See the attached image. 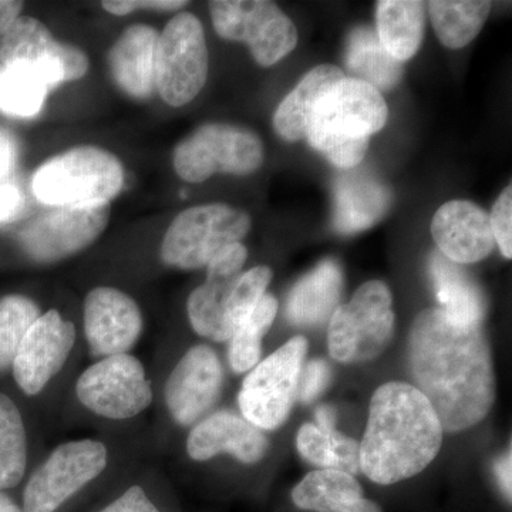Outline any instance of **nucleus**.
Segmentation results:
<instances>
[{"mask_svg": "<svg viewBox=\"0 0 512 512\" xmlns=\"http://www.w3.org/2000/svg\"><path fill=\"white\" fill-rule=\"evenodd\" d=\"M409 365L443 430L471 429L490 413L494 366L480 325L456 322L439 308L420 312L410 329Z\"/></svg>", "mask_w": 512, "mask_h": 512, "instance_id": "f257e3e1", "label": "nucleus"}, {"mask_svg": "<svg viewBox=\"0 0 512 512\" xmlns=\"http://www.w3.org/2000/svg\"><path fill=\"white\" fill-rule=\"evenodd\" d=\"M443 427L429 400L412 384L390 382L373 394L360 471L389 485L420 474L439 454Z\"/></svg>", "mask_w": 512, "mask_h": 512, "instance_id": "f03ea898", "label": "nucleus"}, {"mask_svg": "<svg viewBox=\"0 0 512 512\" xmlns=\"http://www.w3.org/2000/svg\"><path fill=\"white\" fill-rule=\"evenodd\" d=\"M389 117L382 93L355 77H345L316 104L308 130L309 144L330 163L350 170L362 163L369 138Z\"/></svg>", "mask_w": 512, "mask_h": 512, "instance_id": "7ed1b4c3", "label": "nucleus"}, {"mask_svg": "<svg viewBox=\"0 0 512 512\" xmlns=\"http://www.w3.org/2000/svg\"><path fill=\"white\" fill-rule=\"evenodd\" d=\"M124 184L123 164L110 151L82 146L46 161L33 177V194L52 207L110 204Z\"/></svg>", "mask_w": 512, "mask_h": 512, "instance_id": "20e7f679", "label": "nucleus"}, {"mask_svg": "<svg viewBox=\"0 0 512 512\" xmlns=\"http://www.w3.org/2000/svg\"><path fill=\"white\" fill-rule=\"evenodd\" d=\"M249 229L251 217L247 212L227 204L188 208L165 232L161 258L175 268H202L229 245L241 242Z\"/></svg>", "mask_w": 512, "mask_h": 512, "instance_id": "39448f33", "label": "nucleus"}, {"mask_svg": "<svg viewBox=\"0 0 512 512\" xmlns=\"http://www.w3.org/2000/svg\"><path fill=\"white\" fill-rule=\"evenodd\" d=\"M392 305V293L383 282L360 286L330 318V356L340 363H363L382 355L393 336Z\"/></svg>", "mask_w": 512, "mask_h": 512, "instance_id": "423d86ee", "label": "nucleus"}, {"mask_svg": "<svg viewBox=\"0 0 512 512\" xmlns=\"http://www.w3.org/2000/svg\"><path fill=\"white\" fill-rule=\"evenodd\" d=\"M264 144L254 131L225 123L204 124L174 150L175 173L198 184L217 173L248 175L264 163Z\"/></svg>", "mask_w": 512, "mask_h": 512, "instance_id": "0eeeda50", "label": "nucleus"}, {"mask_svg": "<svg viewBox=\"0 0 512 512\" xmlns=\"http://www.w3.org/2000/svg\"><path fill=\"white\" fill-rule=\"evenodd\" d=\"M210 13L215 32L222 39L247 43L261 66H274L298 45V29L274 2L215 0Z\"/></svg>", "mask_w": 512, "mask_h": 512, "instance_id": "6e6552de", "label": "nucleus"}, {"mask_svg": "<svg viewBox=\"0 0 512 512\" xmlns=\"http://www.w3.org/2000/svg\"><path fill=\"white\" fill-rule=\"evenodd\" d=\"M208 79V49L197 16L180 13L160 33L156 55V89L171 107L190 103Z\"/></svg>", "mask_w": 512, "mask_h": 512, "instance_id": "1a4fd4ad", "label": "nucleus"}, {"mask_svg": "<svg viewBox=\"0 0 512 512\" xmlns=\"http://www.w3.org/2000/svg\"><path fill=\"white\" fill-rule=\"evenodd\" d=\"M306 352V339L293 338L245 377L238 396L245 420L264 430H275L284 424L298 397Z\"/></svg>", "mask_w": 512, "mask_h": 512, "instance_id": "9d476101", "label": "nucleus"}, {"mask_svg": "<svg viewBox=\"0 0 512 512\" xmlns=\"http://www.w3.org/2000/svg\"><path fill=\"white\" fill-rule=\"evenodd\" d=\"M106 466L107 450L99 441L57 447L26 485L23 512H56Z\"/></svg>", "mask_w": 512, "mask_h": 512, "instance_id": "9b49d317", "label": "nucleus"}, {"mask_svg": "<svg viewBox=\"0 0 512 512\" xmlns=\"http://www.w3.org/2000/svg\"><path fill=\"white\" fill-rule=\"evenodd\" d=\"M80 402L107 419H131L146 410L153 390L136 357L114 355L90 366L76 386Z\"/></svg>", "mask_w": 512, "mask_h": 512, "instance_id": "f8f14e48", "label": "nucleus"}, {"mask_svg": "<svg viewBox=\"0 0 512 512\" xmlns=\"http://www.w3.org/2000/svg\"><path fill=\"white\" fill-rule=\"evenodd\" d=\"M2 66H25L42 73L50 87L82 79L89 57L82 49L57 42L50 30L32 16H19L0 36Z\"/></svg>", "mask_w": 512, "mask_h": 512, "instance_id": "ddd939ff", "label": "nucleus"}, {"mask_svg": "<svg viewBox=\"0 0 512 512\" xmlns=\"http://www.w3.org/2000/svg\"><path fill=\"white\" fill-rule=\"evenodd\" d=\"M110 214V204L56 207L23 231V248L37 262L60 261L93 244Z\"/></svg>", "mask_w": 512, "mask_h": 512, "instance_id": "4468645a", "label": "nucleus"}, {"mask_svg": "<svg viewBox=\"0 0 512 512\" xmlns=\"http://www.w3.org/2000/svg\"><path fill=\"white\" fill-rule=\"evenodd\" d=\"M76 329L57 311L40 315L13 360V376L29 396L42 392L72 352Z\"/></svg>", "mask_w": 512, "mask_h": 512, "instance_id": "2eb2a0df", "label": "nucleus"}, {"mask_svg": "<svg viewBox=\"0 0 512 512\" xmlns=\"http://www.w3.org/2000/svg\"><path fill=\"white\" fill-rule=\"evenodd\" d=\"M248 251L241 242L229 245L207 265V281L188 298L187 309L192 328L204 338L224 342L231 339L228 305L232 289L241 276Z\"/></svg>", "mask_w": 512, "mask_h": 512, "instance_id": "dca6fc26", "label": "nucleus"}, {"mask_svg": "<svg viewBox=\"0 0 512 512\" xmlns=\"http://www.w3.org/2000/svg\"><path fill=\"white\" fill-rule=\"evenodd\" d=\"M222 386V367L214 350L195 346L175 366L165 386V400L175 421L188 426L208 412Z\"/></svg>", "mask_w": 512, "mask_h": 512, "instance_id": "f3484780", "label": "nucleus"}, {"mask_svg": "<svg viewBox=\"0 0 512 512\" xmlns=\"http://www.w3.org/2000/svg\"><path fill=\"white\" fill-rule=\"evenodd\" d=\"M84 329L93 356L123 355L143 329L134 299L114 288H96L84 302Z\"/></svg>", "mask_w": 512, "mask_h": 512, "instance_id": "a211bd4d", "label": "nucleus"}, {"mask_svg": "<svg viewBox=\"0 0 512 512\" xmlns=\"http://www.w3.org/2000/svg\"><path fill=\"white\" fill-rule=\"evenodd\" d=\"M431 235L440 254L458 265L483 261L495 247L490 214L470 201L441 205L431 222Z\"/></svg>", "mask_w": 512, "mask_h": 512, "instance_id": "6ab92c4d", "label": "nucleus"}, {"mask_svg": "<svg viewBox=\"0 0 512 512\" xmlns=\"http://www.w3.org/2000/svg\"><path fill=\"white\" fill-rule=\"evenodd\" d=\"M268 450V440L244 417L218 412L202 420L191 431L187 451L192 460L205 461L228 453L242 463H258Z\"/></svg>", "mask_w": 512, "mask_h": 512, "instance_id": "aec40b11", "label": "nucleus"}, {"mask_svg": "<svg viewBox=\"0 0 512 512\" xmlns=\"http://www.w3.org/2000/svg\"><path fill=\"white\" fill-rule=\"evenodd\" d=\"M160 33L147 25L130 26L109 52L111 76L134 99H148L156 89V55Z\"/></svg>", "mask_w": 512, "mask_h": 512, "instance_id": "412c9836", "label": "nucleus"}, {"mask_svg": "<svg viewBox=\"0 0 512 512\" xmlns=\"http://www.w3.org/2000/svg\"><path fill=\"white\" fill-rule=\"evenodd\" d=\"M392 204V194L377 178L348 173L335 185V228L340 234H356L382 220Z\"/></svg>", "mask_w": 512, "mask_h": 512, "instance_id": "4be33fe9", "label": "nucleus"}, {"mask_svg": "<svg viewBox=\"0 0 512 512\" xmlns=\"http://www.w3.org/2000/svg\"><path fill=\"white\" fill-rule=\"evenodd\" d=\"M301 510L315 512H382L363 495L362 485L350 474L338 470L309 473L292 491Z\"/></svg>", "mask_w": 512, "mask_h": 512, "instance_id": "5701e85b", "label": "nucleus"}, {"mask_svg": "<svg viewBox=\"0 0 512 512\" xmlns=\"http://www.w3.org/2000/svg\"><path fill=\"white\" fill-rule=\"evenodd\" d=\"M342 288V269L338 262L326 259L293 286L286 316L293 325H322L338 309Z\"/></svg>", "mask_w": 512, "mask_h": 512, "instance_id": "b1692460", "label": "nucleus"}, {"mask_svg": "<svg viewBox=\"0 0 512 512\" xmlns=\"http://www.w3.org/2000/svg\"><path fill=\"white\" fill-rule=\"evenodd\" d=\"M345 77V73L333 64H320L306 73L298 86L276 109L274 116L276 133L289 143L306 138L316 104L322 99L323 94Z\"/></svg>", "mask_w": 512, "mask_h": 512, "instance_id": "393cba45", "label": "nucleus"}, {"mask_svg": "<svg viewBox=\"0 0 512 512\" xmlns=\"http://www.w3.org/2000/svg\"><path fill=\"white\" fill-rule=\"evenodd\" d=\"M430 274L439 309L456 322L481 326L485 316L484 295L466 271L436 252L430 259Z\"/></svg>", "mask_w": 512, "mask_h": 512, "instance_id": "a878e982", "label": "nucleus"}, {"mask_svg": "<svg viewBox=\"0 0 512 512\" xmlns=\"http://www.w3.org/2000/svg\"><path fill=\"white\" fill-rule=\"evenodd\" d=\"M426 9V3L416 0L377 3V37L397 62H406L419 52L426 29Z\"/></svg>", "mask_w": 512, "mask_h": 512, "instance_id": "bb28decb", "label": "nucleus"}, {"mask_svg": "<svg viewBox=\"0 0 512 512\" xmlns=\"http://www.w3.org/2000/svg\"><path fill=\"white\" fill-rule=\"evenodd\" d=\"M434 32L448 49L473 42L491 12L487 0H433L427 3Z\"/></svg>", "mask_w": 512, "mask_h": 512, "instance_id": "cd10ccee", "label": "nucleus"}, {"mask_svg": "<svg viewBox=\"0 0 512 512\" xmlns=\"http://www.w3.org/2000/svg\"><path fill=\"white\" fill-rule=\"evenodd\" d=\"M346 64L357 80L379 90H389L402 79V63L384 50L376 30L357 28L350 33Z\"/></svg>", "mask_w": 512, "mask_h": 512, "instance_id": "c85d7f7f", "label": "nucleus"}, {"mask_svg": "<svg viewBox=\"0 0 512 512\" xmlns=\"http://www.w3.org/2000/svg\"><path fill=\"white\" fill-rule=\"evenodd\" d=\"M299 454L322 470L355 474L360 471L359 444L339 431H322L315 424H305L298 433Z\"/></svg>", "mask_w": 512, "mask_h": 512, "instance_id": "c756f323", "label": "nucleus"}, {"mask_svg": "<svg viewBox=\"0 0 512 512\" xmlns=\"http://www.w3.org/2000/svg\"><path fill=\"white\" fill-rule=\"evenodd\" d=\"M50 89L42 73L32 67H0V111L9 116H36Z\"/></svg>", "mask_w": 512, "mask_h": 512, "instance_id": "7c9ffc66", "label": "nucleus"}, {"mask_svg": "<svg viewBox=\"0 0 512 512\" xmlns=\"http://www.w3.org/2000/svg\"><path fill=\"white\" fill-rule=\"evenodd\" d=\"M278 302L265 295L229 339V363L237 373L251 370L261 357L262 338L274 323Z\"/></svg>", "mask_w": 512, "mask_h": 512, "instance_id": "2f4dec72", "label": "nucleus"}, {"mask_svg": "<svg viewBox=\"0 0 512 512\" xmlns=\"http://www.w3.org/2000/svg\"><path fill=\"white\" fill-rule=\"evenodd\" d=\"M26 434L18 407L0 394V490L15 487L26 470Z\"/></svg>", "mask_w": 512, "mask_h": 512, "instance_id": "473e14b6", "label": "nucleus"}, {"mask_svg": "<svg viewBox=\"0 0 512 512\" xmlns=\"http://www.w3.org/2000/svg\"><path fill=\"white\" fill-rule=\"evenodd\" d=\"M35 302L20 295L0 301V369L12 365L26 333L39 318Z\"/></svg>", "mask_w": 512, "mask_h": 512, "instance_id": "72a5a7b5", "label": "nucleus"}, {"mask_svg": "<svg viewBox=\"0 0 512 512\" xmlns=\"http://www.w3.org/2000/svg\"><path fill=\"white\" fill-rule=\"evenodd\" d=\"M271 279L272 272L268 266H256L239 276L237 284L232 289L228 305V323L232 335L264 298Z\"/></svg>", "mask_w": 512, "mask_h": 512, "instance_id": "f704fd0d", "label": "nucleus"}, {"mask_svg": "<svg viewBox=\"0 0 512 512\" xmlns=\"http://www.w3.org/2000/svg\"><path fill=\"white\" fill-rule=\"evenodd\" d=\"M495 244L507 259L512 255V188L508 185L501 192L490 214Z\"/></svg>", "mask_w": 512, "mask_h": 512, "instance_id": "c9c22d12", "label": "nucleus"}, {"mask_svg": "<svg viewBox=\"0 0 512 512\" xmlns=\"http://www.w3.org/2000/svg\"><path fill=\"white\" fill-rule=\"evenodd\" d=\"M330 382V367L325 360L316 359L302 367L298 397L302 402H313Z\"/></svg>", "mask_w": 512, "mask_h": 512, "instance_id": "e433bc0d", "label": "nucleus"}, {"mask_svg": "<svg viewBox=\"0 0 512 512\" xmlns=\"http://www.w3.org/2000/svg\"><path fill=\"white\" fill-rule=\"evenodd\" d=\"M111 15L124 16L137 9L175 10L187 6L184 0H107L101 3Z\"/></svg>", "mask_w": 512, "mask_h": 512, "instance_id": "4c0bfd02", "label": "nucleus"}, {"mask_svg": "<svg viewBox=\"0 0 512 512\" xmlns=\"http://www.w3.org/2000/svg\"><path fill=\"white\" fill-rule=\"evenodd\" d=\"M100 512H160L140 485H133L126 493Z\"/></svg>", "mask_w": 512, "mask_h": 512, "instance_id": "58836bf2", "label": "nucleus"}, {"mask_svg": "<svg viewBox=\"0 0 512 512\" xmlns=\"http://www.w3.org/2000/svg\"><path fill=\"white\" fill-rule=\"evenodd\" d=\"M23 208L22 192L13 184L0 185V224L15 220Z\"/></svg>", "mask_w": 512, "mask_h": 512, "instance_id": "ea45409f", "label": "nucleus"}, {"mask_svg": "<svg viewBox=\"0 0 512 512\" xmlns=\"http://www.w3.org/2000/svg\"><path fill=\"white\" fill-rule=\"evenodd\" d=\"M16 143L6 131L0 130V180L8 177L16 163Z\"/></svg>", "mask_w": 512, "mask_h": 512, "instance_id": "a19ab883", "label": "nucleus"}, {"mask_svg": "<svg viewBox=\"0 0 512 512\" xmlns=\"http://www.w3.org/2000/svg\"><path fill=\"white\" fill-rule=\"evenodd\" d=\"M511 450L505 453L500 460L495 463V476H497L498 484H500L501 491L508 501L511 503L512 484H511Z\"/></svg>", "mask_w": 512, "mask_h": 512, "instance_id": "79ce46f5", "label": "nucleus"}, {"mask_svg": "<svg viewBox=\"0 0 512 512\" xmlns=\"http://www.w3.org/2000/svg\"><path fill=\"white\" fill-rule=\"evenodd\" d=\"M23 3L13 0H0V36L15 23L22 12Z\"/></svg>", "mask_w": 512, "mask_h": 512, "instance_id": "37998d69", "label": "nucleus"}, {"mask_svg": "<svg viewBox=\"0 0 512 512\" xmlns=\"http://www.w3.org/2000/svg\"><path fill=\"white\" fill-rule=\"evenodd\" d=\"M316 421H318V427L322 431H326V433H330V431H335L336 427V410L333 409V406L330 404H325V406H320L316 409Z\"/></svg>", "mask_w": 512, "mask_h": 512, "instance_id": "c03bdc74", "label": "nucleus"}, {"mask_svg": "<svg viewBox=\"0 0 512 512\" xmlns=\"http://www.w3.org/2000/svg\"><path fill=\"white\" fill-rule=\"evenodd\" d=\"M0 512H23L8 495L0 493Z\"/></svg>", "mask_w": 512, "mask_h": 512, "instance_id": "a18cd8bd", "label": "nucleus"}]
</instances>
